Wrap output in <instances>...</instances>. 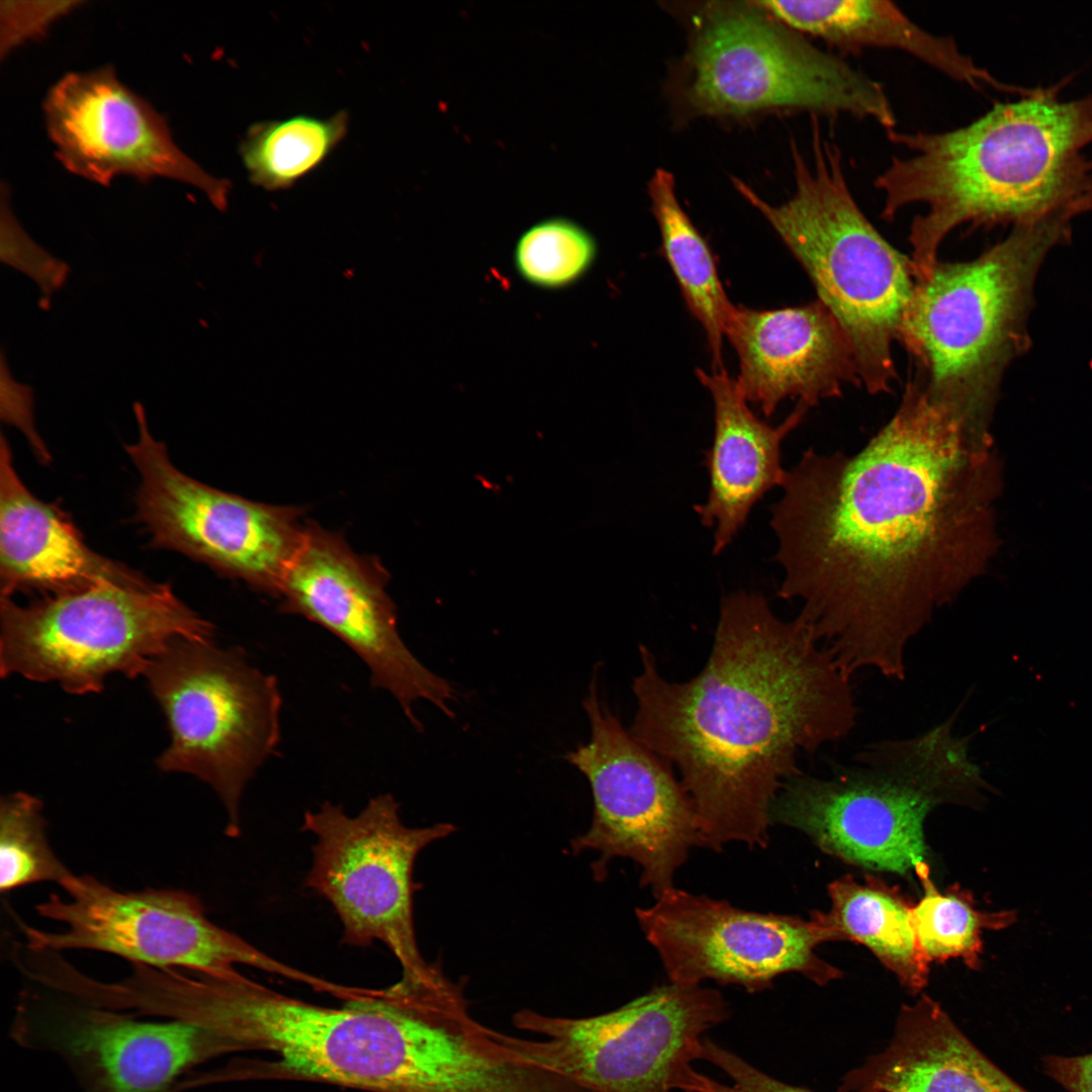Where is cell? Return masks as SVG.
<instances>
[{
	"label": "cell",
	"instance_id": "d6a6232c",
	"mask_svg": "<svg viewBox=\"0 0 1092 1092\" xmlns=\"http://www.w3.org/2000/svg\"><path fill=\"white\" fill-rule=\"evenodd\" d=\"M0 415L2 422L24 434L40 461L50 460L34 426L33 388L13 377L4 349L0 353Z\"/></svg>",
	"mask_w": 1092,
	"mask_h": 1092
},
{
	"label": "cell",
	"instance_id": "ba28073f",
	"mask_svg": "<svg viewBox=\"0 0 1092 1092\" xmlns=\"http://www.w3.org/2000/svg\"><path fill=\"white\" fill-rule=\"evenodd\" d=\"M0 671L97 693L113 673L144 675L180 638L213 640L211 623L171 584L99 582L26 605L1 597Z\"/></svg>",
	"mask_w": 1092,
	"mask_h": 1092
},
{
	"label": "cell",
	"instance_id": "1f68e13d",
	"mask_svg": "<svg viewBox=\"0 0 1092 1092\" xmlns=\"http://www.w3.org/2000/svg\"><path fill=\"white\" fill-rule=\"evenodd\" d=\"M81 4L80 1H2L1 57L47 34L50 27Z\"/></svg>",
	"mask_w": 1092,
	"mask_h": 1092
},
{
	"label": "cell",
	"instance_id": "44dd1931",
	"mask_svg": "<svg viewBox=\"0 0 1092 1092\" xmlns=\"http://www.w3.org/2000/svg\"><path fill=\"white\" fill-rule=\"evenodd\" d=\"M699 381L714 403V435L705 452L709 492L694 506L701 524L713 529V553L720 554L745 526L753 507L771 488L782 485L781 447L803 421L809 406L798 402L778 426L761 421L749 407L736 379L726 371L697 369Z\"/></svg>",
	"mask_w": 1092,
	"mask_h": 1092
},
{
	"label": "cell",
	"instance_id": "e0dca14e",
	"mask_svg": "<svg viewBox=\"0 0 1092 1092\" xmlns=\"http://www.w3.org/2000/svg\"><path fill=\"white\" fill-rule=\"evenodd\" d=\"M43 110L57 158L71 173L101 185L120 175L143 182L172 179L225 209L228 181L185 154L166 118L123 84L112 66L64 75L48 91Z\"/></svg>",
	"mask_w": 1092,
	"mask_h": 1092
},
{
	"label": "cell",
	"instance_id": "7402d4cb",
	"mask_svg": "<svg viewBox=\"0 0 1092 1092\" xmlns=\"http://www.w3.org/2000/svg\"><path fill=\"white\" fill-rule=\"evenodd\" d=\"M838 1092H1029L986 1057L939 1003L903 1005L890 1044L849 1071Z\"/></svg>",
	"mask_w": 1092,
	"mask_h": 1092
},
{
	"label": "cell",
	"instance_id": "4316f807",
	"mask_svg": "<svg viewBox=\"0 0 1092 1092\" xmlns=\"http://www.w3.org/2000/svg\"><path fill=\"white\" fill-rule=\"evenodd\" d=\"M923 896L912 907V919L921 951L928 964L960 958L973 970L981 966L984 929L1000 930L1017 920V912H983L975 908L970 892L952 886L939 892L929 873L918 877Z\"/></svg>",
	"mask_w": 1092,
	"mask_h": 1092
},
{
	"label": "cell",
	"instance_id": "8fae6325",
	"mask_svg": "<svg viewBox=\"0 0 1092 1092\" xmlns=\"http://www.w3.org/2000/svg\"><path fill=\"white\" fill-rule=\"evenodd\" d=\"M61 887L66 899L52 894L35 910L64 928L53 932L21 924L30 950H95L123 958L131 965L211 976H226L237 972L236 966L245 965L313 989L323 984L322 978L282 963L214 924L202 902L188 892H125L93 876L74 874Z\"/></svg>",
	"mask_w": 1092,
	"mask_h": 1092
},
{
	"label": "cell",
	"instance_id": "d4e9b609",
	"mask_svg": "<svg viewBox=\"0 0 1092 1092\" xmlns=\"http://www.w3.org/2000/svg\"><path fill=\"white\" fill-rule=\"evenodd\" d=\"M647 189L664 258L690 312L706 334L713 372H723L725 324L733 303L725 293L713 253L680 206L672 173L657 169Z\"/></svg>",
	"mask_w": 1092,
	"mask_h": 1092
},
{
	"label": "cell",
	"instance_id": "30bf717a",
	"mask_svg": "<svg viewBox=\"0 0 1092 1092\" xmlns=\"http://www.w3.org/2000/svg\"><path fill=\"white\" fill-rule=\"evenodd\" d=\"M729 1015L718 990L670 983L596 1016L524 1009L514 1025L543 1038L496 1036L527 1063L593 1092H670L677 1074L699 1059L702 1035Z\"/></svg>",
	"mask_w": 1092,
	"mask_h": 1092
},
{
	"label": "cell",
	"instance_id": "484cf974",
	"mask_svg": "<svg viewBox=\"0 0 1092 1092\" xmlns=\"http://www.w3.org/2000/svg\"><path fill=\"white\" fill-rule=\"evenodd\" d=\"M348 123L346 111L253 123L240 145L251 183L269 191L290 188L326 161L346 136Z\"/></svg>",
	"mask_w": 1092,
	"mask_h": 1092
},
{
	"label": "cell",
	"instance_id": "603a6c76",
	"mask_svg": "<svg viewBox=\"0 0 1092 1092\" xmlns=\"http://www.w3.org/2000/svg\"><path fill=\"white\" fill-rule=\"evenodd\" d=\"M791 29L840 52L867 49L903 52L938 73L974 89L1005 85L964 54L953 37L922 28L896 4L884 0L754 1Z\"/></svg>",
	"mask_w": 1092,
	"mask_h": 1092
},
{
	"label": "cell",
	"instance_id": "ac0fdd59",
	"mask_svg": "<svg viewBox=\"0 0 1092 1092\" xmlns=\"http://www.w3.org/2000/svg\"><path fill=\"white\" fill-rule=\"evenodd\" d=\"M78 1001L41 1009L23 1003L12 1035L62 1058L83 1092H170L186 1071L222 1054L219 1041L195 1024L142 1021Z\"/></svg>",
	"mask_w": 1092,
	"mask_h": 1092
},
{
	"label": "cell",
	"instance_id": "f1b7e54d",
	"mask_svg": "<svg viewBox=\"0 0 1092 1092\" xmlns=\"http://www.w3.org/2000/svg\"><path fill=\"white\" fill-rule=\"evenodd\" d=\"M596 254V242L585 229L565 217H551L522 234L514 262L528 283L557 289L579 280L593 265Z\"/></svg>",
	"mask_w": 1092,
	"mask_h": 1092
},
{
	"label": "cell",
	"instance_id": "52a82bcc",
	"mask_svg": "<svg viewBox=\"0 0 1092 1092\" xmlns=\"http://www.w3.org/2000/svg\"><path fill=\"white\" fill-rule=\"evenodd\" d=\"M671 88L685 119L808 112L871 120L886 132L897 124L881 82L817 48L754 1L700 7Z\"/></svg>",
	"mask_w": 1092,
	"mask_h": 1092
},
{
	"label": "cell",
	"instance_id": "cb8c5ba5",
	"mask_svg": "<svg viewBox=\"0 0 1092 1092\" xmlns=\"http://www.w3.org/2000/svg\"><path fill=\"white\" fill-rule=\"evenodd\" d=\"M831 907L814 917L830 940L847 939L867 946L911 993L927 984L929 964L918 943L912 907L883 881L868 877L858 883L845 876L828 888Z\"/></svg>",
	"mask_w": 1092,
	"mask_h": 1092
},
{
	"label": "cell",
	"instance_id": "f546056e",
	"mask_svg": "<svg viewBox=\"0 0 1092 1092\" xmlns=\"http://www.w3.org/2000/svg\"><path fill=\"white\" fill-rule=\"evenodd\" d=\"M0 260L21 272L38 287L40 308L49 309L53 294L67 282L70 267L37 244L16 218L8 187H1Z\"/></svg>",
	"mask_w": 1092,
	"mask_h": 1092
},
{
	"label": "cell",
	"instance_id": "d6986e66",
	"mask_svg": "<svg viewBox=\"0 0 1092 1092\" xmlns=\"http://www.w3.org/2000/svg\"><path fill=\"white\" fill-rule=\"evenodd\" d=\"M724 335L738 357V387L765 418L788 397L810 407L845 384L861 386L851 344L819 299L777 309L732 304Z\"/></svg>",
	"mask_w": 1092,
	"mask_h": 1092
},
{
	"label": "cell",
	"instance_id": "836d02e7",
	"mask_svg": "<svg viewBox=\"0 0 1092 1092\" xmlns=\"http://www.w3.org/2000/svg\"><path fill=\"white\" fill-rule=\"evenodd\" d=\"M1044 1074L1068 1092H1092V1053L1080 1056L1048 1055Z\"/></svg>",
	"mask_w": 1092,
	"mask_h": 1092
},
{
	"label": "cell",
	"instance_id": "2e32d148",
	"mask_svg": "<svg viewBox=\"0 0 1092 1092\" xmlns=\"http://www.w3.org/2000/svg\"><path fill=\"white\" fill-rule=\"evenodd\" d=\"M655 899L650 907L637 908L636 916L670 983L713 980L758 992L786 973L818 985L841 975L816 954L817 945L830 938L812 916L746 911L674 887Z\"/></svg>",
	"mask_w": 1092,
	"mask_h": 1092
},
{
	"label": "cell",
	"instance_id": "3957f363",
	"mask_svg": "<svg viewBox=\"0 0 1092 1092\" xmlns=\"http://www.w3.org/2000/svg\"><path fill=\"white\" fill-rule=\"evenodd\" d=\"M1058 91L1026 90L953 129L887 132L907 155L893 157L874 186L883 194L884 219L923 207L908 238L917 282L930 275L942 242L959 226H1014L1068 214L1092 190V162L1084 155L1092 143V96L1063 100Z\"/></svg>",
	"mask_w": 1092,
	"mask_h": 1092
},
{
	"label": "cell",
	"instance_id": "7a4b0ae2",
	"mask_svg": "<svg viewBox=\"0 0 1092 1092\" xmlns=\"http://www.w3.org/2000/svg\"><path fill=\"white\" fill-rule=\"evenodd\" d=\"M639 652L629 731L679 770L702 846L765 847L772 803L802 774L799 753L855 727L850 678L807 626L780 619L757 593L722 600L711 654L690 680L665 679L649 649Z\"/></svg>",
	"mask_w": 1092,
	"mask_h": 1092
},
{
	"label": "cell",
	"instance_id": "7c38bea8",
	"mask_svg": "<svg viewBox=\"0 0 1092 1092\" xmlns=\"http://www.w3.org/2000/svg\"><path fill=\"white\" fill-rule=\"evenodd\" d=\"M454 829L449 823L404 825L388 793L370 799L355 816L331 802L304 813L301 830L316 839L305 885L334 908L343 943L367 947L382 942L403 977L432 972L435 963L424 960L417 943L414 867L427 845Z\"/></svg>",
	"mask_w": 1092,
	"mask_h": 1092
},
{
	"label": "cell",
	"instance_id": "9a60e30c",
	"mask_svg": "<svg viewBox=\"0 0 1092 1092\" xmlns=\"http://www.w3.org/2000/svg\"><path fill=\"white\" fill-rule=\"evenodd\" d=\"M385 575L334 534L304 528L278 584L282 610L322 626L367 666L373 688L389 693L417 728L414 706L427 701L452 717L454 691L428 669L399 635Z\"/></svg>",
	"mask_w": 1092,
	"mask_h": 1092
},
{
	"label": "cell",
	"instance_id": "5b68a950",
	"mask_svg": "<svg viewBox=\"0 0 1092 1092\" xmlns=\"http://www.w3.org/2000/svg\"><path fill=\"white\" fill-rule=\"evenodd\" d=\"M958 712L907 738L866 745L831 775L788 780L772 823L806 833L847 862L901 875L929 873L924 821L941 804L979 807L993 791L970 755L972 735L954 731Z\"/></svg>",
	"mask_w": 1092,
	"mask_h": 1092
},
{
	"label": "cell",
	"instance_id": "277c9868",
	"mask_svg": "<svg viewBox=\"0 0 1092 1092\" xmlns=\"http://www.w3.org/2000/svg\"><path fill=\"white\" fill-rule=\"evenodd\" d=\"M1065 212L1014 225L1001 242L964 262L937 261L916 282L898 342L917 383L974 437L988 424L1003 374L1029 345L1037 274L1070 237Z\"/></svg>",
	"mask_w": 1092,
	"mask_h": 1092
},
{
	"label": "cell",
	"instance_id": "8992f818",
	"mask_svg": "<svg viewBox=\"0 0 1092 1092\" xmlns=\"http://www.w3.org/2000/svg\"><path fill=\"white\" fill-rule=\"evenodd\" d=\"M811 120L810 163L791 141L796 187L789 200L772 205L740 179L732 184L776 231L843 329L861 385L872 394L889 392L897 378L893 345L916 286L914 266L863 214L839 147L823 138L817 116Z\"/></svg>",
	"mask_w": 1092,
	"mask_h": 1092
},
{
	"label": "cell",
	"instance_id": "e575fe53",
	"mask_svg": "<svg viewBox=\"0 0 1092 1092\" xmlns=\"http://www.w3.org/2000/svg\"><path fill=\"white\" fill-rule=\"evenodd\" d=\"M1091 209H1092V190L1089 191L1087 194L1083 195L1078 200H1076L1069 207L1068 212H1069V215L1071 217H1073L1074 215H1077L1079 213H1082V212H1085V211L1091 210Z\"/></svg>",
	"mask_w": 1092,
	"mask_h": 1092
},
{
	"label": "cell",
	"instance_id": "ffe728a7",
	"mask_svg": "<svg viewBox=\"0 0 1092 1092\" xmlns=\"http://www.w3.org/2000/svg\"><path fill=\"white\" fill-rule=\"evenodd\" d=\"M112 581L141 584L143 574L90 549L57 506L32 494L19 477L5 436L0 441L1 597L43 596Z\"/></svg>",
	"mask_w": 1092,
	"mask_h": 1092
},
{
	"label": "cell",
	"instance_id": "5bb4252c",
	"mask_svg": "<svg viewBox=\"0 0 1092 1092\" xmlns=\"http://www.w3.org/2000/svg\"><path fill=\"white\" fill-rule=\"evenodd\" d=\"M139 437L125 445L141 480L135 518L157 549L182 553L276 595L304 532L299 512L252 502L179 470L132 405Z\"/></svg>",
	"mask_w": 1092,
	"mask_h": 1092
},
{
	"label": "cell",
	"instance_id": "83f0119b",
	"mask_svg": "<svg viewBox=\"0 0 1092 1092\" xmlns=\"http://www.w3.org/2000/svg\"><path fill=\"white\" fill-rule=\"evenodd\" d=\"M42 803L22 792L0 803V891L9 893L37 883L60 886L72 875L53 850Z\"/></svg>",
	"mask_w": 1092,
	"mask_h": 1092
},
{
	"label": "cell",
	"instance_id": "4fadbf2b",
	"mask_svg": "<svg viewBox=\"0 0 1092 1092\" xmlns=\"http://www.w3.org/2000/svg\"><path fill=\"white\" fill-rule=\"evenodd\" d=\"M590 736L565 759L588 781L594 816L571 842L574 852H599L598 879L615 857L641 867V887L658 897L673 888L674 874L692 847L702 845L693 802L669 764L626 730L601 700L597 680L583 701Z\"/></svg>",
	"mask_w": 1092,
	"mask_h": 1092
},
{
	"label": "cell",
	"instance_id": "6da1fadb",
	"mask_svg": "<svg viewBox=\"0 0 1092 1092\" xmlns=\"http://www.w3.org/2000/svg\"><path fill=\"white\" fill-rule=\"evenodd\" d=\"M990 441L909 379L857 453L806 450L770 507L778 596L851 679L903 680L912 640L984 570L996 547Z\"/></svg>",
	"mask_w": 1092,
	"mask_h": 1092
},
{
	"label": "cell",
	"instance_id": "4dcf8cb0",
	"mask_svg": "<svg viewBox=\"0 0 1092 1092\" xmlns=\"http://www.w3.org/2000/svg\"><path fill=\"white\" fill-rule=\"evenodd\" d=\"M699 1060L721 1069L732 1084L720 1083L690 1067L679 1079L677 1089L685 1092H813L772 1078L709 1038L701 1040Z\"/></svg>",
	"mask_w": 1092,
	"mask_h": 1092
},
{
	"label": "cell",
	"instance_id": "9c48e42d",
	"mask_svg": "<svg viewBox=\"0 0 1092 1092\" xmlns=\"http://www.w3.org/2000/svg\"><path fill=\"white\" fill-rule=\"evenodd\" d=\"M144 675L170 732L158 766L210 786L228 815L225 833L237 837L244 791L279 745L277 678L241 647L187 638L172 642Z\"/></svg>",
	"mask_w": 1092,
	"mask_h": 1092
}]
</instances>
